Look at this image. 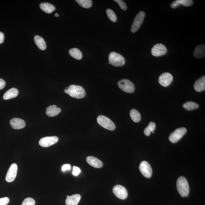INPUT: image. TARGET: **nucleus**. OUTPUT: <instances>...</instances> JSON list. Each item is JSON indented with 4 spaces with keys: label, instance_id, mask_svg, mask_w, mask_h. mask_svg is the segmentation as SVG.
Returning <instances> with one entry per match:
<instances>
[{
    "label": "nucleus",
    "instance_id": "28",
    "mask_svg": "<svg viewBox=\"0 0 205 205\" xmlns=\"http://www.w3.org/2000/svg\"><path fill=\"white\" fill-rule=\"evenodd\" d=\"M106 13L108 18L112 22H115L117 21V17L116 14L112 10L108 9L106 10Z\"/></svg>",
    "mask_w": 205,
    "mask_h": 205
},
{
    "label": "nucleus",
    "instance_id": "29",
    "mask_svg": "<svg viewBox=\"0 0 205 205\" xmlns=\"http://www.w3.org/2000/svg\"><path fill=\"white\" fill-rule=\"evenodd\" d=\"M155 126H156V125L155 123L152 122H150L149 126L145 128L144 130V133L145 135L147 136H149L150 133L155 130Z\"/></svg>",
    "mask_w": 205,
    "mask_h": 205
},
{
    "label": "nucleus",
    "instance_id": "10",
    "mask_svg": "<svg viewBox=\"0 0 205 205\" xmlns=\"http://www.w3.org/2000/svg\"><path fill=\"white\" fill-rule=\"evenodd\" d=\"M58 137L56 136L43 137L40 139L39 144L41 147H47L56 143L58 141Z\"/></svg>",
    "mask_w": 205,
    "mask_h": 205
},
{
    "label": "nucleus",
    "instance_id": "24",
    "mask_svg": "<svg viewBox=\"0 0 205 205\" xmlns=\"http://www.w3.org/2000/svg\"><path fill=\"white\" fill-rule=\"evenodd\" d=\"M69 53L72 57L77 60H81L82 58V53L76 48H73L70 49L69 51Z\"/></svg>",
    "mask_w": 205,
    "mask_h": 205
},
{
    "label": "nucleus",
    "instance_id": "12",
    "mask_svg": "<svg viewBox=\"0 0 205 205\" xmlns=\"http://www.w3.org/2000/svg\"><path fill=\"white\" fill-rule=\"evenodd\" d=\"M173 77L171 74L168 72H165L162 74L160 76L158 82L163 87L168 86L172 83Z\"/></svg>",
    "mask_w": 205,
    "mask_h": 205
},
{
    "label": "nucleus",
    "instance_id": "23",
    "mask_svg": "<svg viewBox=\"0 0 205 205\" xmlns=\"http://www.w3.org/2000/svg\"><path fill=\"white\" fill-rule=\"evenodd\" d=\"M34 41L37 47L41 50H45L46 44L44 38L39 36L34 37Z\"/></svg>",
    "mask_w": 205,
    "mask_h": 205
},
{
    "label": "nucleus",
    "instance_id": "6",
    "mask_svg": "<svg viewBox=\"0 0 205 205\" xmlns=\"http://www.w3.org/2000/svg\"><path fill=\"white\" fill-rule=\"evenodd\" d=\"M145 13L144 11L138 13L134 18L131 30L133 33H135L139 29L145 19Z\"/></svg>",
    "mask_w": 205,
    "mask_h": 205
},
{
    "label": "nucleus",
    "instance_id": "36",
    "mask_svg": "<svg viewBox=\"0 0 205 205\" xmlns=\"http://www.w3.org/2000/svg\"><path fill=\"white\" fill-rule=\"evenodd\" d=\"M4 34L2 32H0V44H2L4 41Z\"/></svg>",
    "mask_w": 205,
    "mask_h": 205
},
{
    "label": "nucleus",
    "instance_id": "8",
    "mask_svg": "<svg viewBox=\"0 0 205 205\" xmlns=\"http://www.w3.org/2000/svg\"><path fill=\"white\" fill-rule=\"evenodd\" d=\"M167 52V48L162 44H157L154 45L151 49V54L155 57H160L164 55Z\"/></svg>",
    "mask_w": 205,
    "mask_h": 205
},
{
    "label": "nucleus",
    "instance_id": "2",
    "mask_svg": "<svg viewBox=\"0 0 205 205\" xmlns=\"http://www.w3.org/2000/svg\"><path fill=\"white\" fill-rule=\"evenodd\" d=\"M178 191L183 197H188L190 192V188L187 179L183 176H181L178 179L177 182Z\"/></svg>",
    "mask_w": 205,
    "mask_h": 205
},
{
    "label": "nucleus",
    "instance_id": "3",
    "mask_svg": "<svg viewBox=\"0 0 205 205\" xmlns=\"http://www.w3.org/2000/svg\"><path fill=\"white\" fill-rule=\"evenodd\" d=\"M109 60L110 64L117 67L122 66L126 63L124 57L121 54L115 52L110 53L109 56Z\"/></svg>",
    "mask_w": 205,
    "mask_h": 205
},
{
    "label": "nucleus",
    "instance_id": "37",
    "mask_svg": "<svg viewBox=\"0 0 205 205\" xmlns=\"http://www.w3.org/2000/svg\"><path fill=\"white\" fill-rule=\"evenodd\" d=\"M59 15H58V14H55V17H59Z\"/></svg>",
    "mask_w": 205,
    "mask_h": 205
},
{
    "label": "nucleus",
    "instance_id": "34",
    "mask_svg": "<svg viewBox=\"0 0 205 205\" xmlns=\"http://www.w3.org/2000/svg\"><path fill=\"white\" fill-rule=\"evenodd\" d=\"M70 169H71V166H70V165L69 164H65L62 167V170L63 171H66V170H70Z\"/></svg>",
    "mask_w": 205,
    "mask_h": 205
},
{
    "label": "nucleus",
    "instance_id": "35",
    "mask_svg": "<svg viewBox=\"0 0 205 205\" xmlns=\"http://www.w3.org/2000/svg\"><path fill=\"white\" fill-rule=\"evenodd\" d=\"M6 83L4 79L0 78V90L4 89L5 87Z\"/></svg>",
    "mask_w": 205,
    "mask_h": 205
},
{
    "label": "nucleus",
    "instance_id": "13",
    "mask_svg": "<svg viewBox=\"0 0 205 205\" xmlns=\"http://www.w3.org/2000/svg\"><path fill=\"white\" fill-rule=\"evenodd\" d=\"M17 166L16 163H13L8 170L6 177V181L8 182H13L17 176Z\"/></svg>",
    "mask_w": 205,
    "mask_h": 205
},
{
    "label": "nucleus",
    "instance_id": "19",
    "mask_svg": "<svg viewBox=\"0 0 205 205\" xmlns=\"http://www.w3.org/2000/svg\"><path fill=\"white\" fill-rule=\"evenodd\" d=\"M81 198V195L75 194L69 196L65 201L66 205H78Z\"/></svg>",
    "mask_w": 205,
    "mask_h": 205
},
{
    "label": "nucleus",
    "instance_id": "38",
    "mask_svg": "<svg viewBox=\"0 0 205 205\" xmlns=\"http://www.w3.org/2000/svg\"><path fill=\"white\" fill-rule=\"evenodd\" d=\"M69 196H67V198H68V197Z\"/></svg>",
    "mask_w": 205,
    "mask_h": 205
},
{
    "label": "nucleus",
    "instance_id": "9",
    "mask_svg": "<svg viewBox=\"0 0 205 205\" xmlns=\"http://www.w3.org/2000/svg\"><path fill=\"white\" fill-rule=\"evenodd\" d=\"M139 168L141 173L145 177L147 178L151 177L153 170L149 163L146 161H142L141 163Z\"/></svg>",
    "mask_w": 205,
    "mask_h": 205
},
{
    "label": "nucleus",
    "instance_id": "31",
    "mask_svg": "<svg viewBox=\"0 0 205 205\" xmlns=\"http://www.w3.org/2000/svg\"><path fill=\"white\" fill-rule=\"evenodd\" d=\"M114 1L118 3L120 7L123 10H127V6L124 1H122V0H114Z\"/></svg>",
    "mask_w": 205,
    "mask_h": 205
},
{
    "label": "nucleus",
    "instance_id": "18",
    "mask_svg": "<svg viewBox=\"0 0 205 205\" xmlns=\"http://www.w3.org/2000/svg\"><path fill=\"white\" fill-rule=\"evenodd\" d=\"M193 4V1L192 0H177L171 3V6L172 9H175L181 5L185 7H189Z\"/></svg>",
    "mask_w": 205,
    "mask_h": 205
},
{
    "label": "nucleus",
    "instance_id": "20",
    "mask_svg": "<svg viewBox=\"0 0 205 205\" xmlns=\"http://www.w3.org/2000/svg\"><path fill=\"white\" fill-rule=\"evenodd\" d=\"M18 91L17 88H12L7 91L3 96V99L5 100H9L17 97L18 94Z\"/></svg>",
    "mask_w": 205,
    "mask_h": 205
},
{
    "label": "nucleus",
    "instance_id": "32",
    "mask_svg": "<svg viewBox=\"0 0 205 205\" xmlns=\"http://www.w3.org/2000/svg\"><path fill=\"white\" fill-rule=\"evenodd\" d=\"M9 201V199L8 197L0 198V205H7Z\"/></svg>",
    "mask_w": 205,
    "mask_h": 205
},
{
    "label": "nucleus",
    "instance_id": "16",
    "mask_svg": "<svg viewBox=\"0 0 205 205\" xmlns=\"http://www.w3.org/2000/svg\"><path fill=\"white\" fill-rule=\"evenodd\" d=\"M61 111L60 108H57L56 106L53 105L49 106L46 108V114L48 116L52 117L58 115Z\"/></svg>",
    "mask_w": 205,
    "mask_h": 205
},
{
    "label": "nucleus",
    "instance_id": "5",
    "mask_svg": "<svg viewBox=\"0 0 205 205\" xmlns=\"http://www.w3.org/2000/svg\"><path fill=\"white\" fill-rule=\"evenodd\" d=\"M118 86L122 90L128 93H132L135 90V86L132 82L127 79H123L118 82Z\"/></svg>",
    "mask_w": 205,
    "mask_h": 205
},
{
    "label": "nucleus",
    "instance_id": "27",
    "mask_svg": "<svg viewBox=\"0 0 205 205\" xmlns=\"http://www.w3.org/2000/svg\"><path fill=\"white\" fill-rule=\"evenodd\" d=\"M76 2L80 6L86 9L92 7V2L91 0H76Z\"/></svg>",
    "mask_w": 205,
    "mask_h": 205
},
{
    "label": "nucleus",
    "instance_id": "21",
    "mask_svg": "<svg viewBox=\"0 0 205 205\" xmlns=\"http://www.w3.org/2000/svg\"><path fill=\"white\" fill-rule=\"evenodd\" d=\"M40 7L41 10L48 14L52 13L56 9V7L53 5L48 2L41 3L40 5Z\"/></svg>",
    "mask_w": 205,
    "mask_h": 205
},
{
    "label": "nucleus",
    "instance_id": "22",
    "mask_svg": "<svg viewBox=\"0 0 205 205\" xmlns=\"http://www.w3.org/2000/svg\"><path fill=\"white\" fill-rule=\"evenodd\" d=\"M205 45H199L195 48L193 52V55L197 58L204 57L205 55Z\"/></svg>",
    "mask_w": 205,
    "mask_h": 205
},
{
    "label": "nucleus",
    "instance_id": "4",
    "mask_svg": "<svg viewBox=\"0 0 205 205\" xmlns=\"http://www.w3.org/2000/svg\"><path fill=\"white\" fill-rule=\"evenodd\" d=\"M97 121L100 126L108 130L113 131L116 129V126L114 123L106 117L100 115L98 117Z\"/></svg>",
    "mask_w": 205,
    "mask_h": 205
},
{
    "label": "nucleus",
    "instance_id": "25",
    "mask_svg": "<svg viewBox=\"0 0 205 205\" xmlns=\"http://www.w3.org/2000/svg\"><path fill=\"white\" fill-rule=\"evenodd\" d=\"M183 106L186 110H191L198 109L199 107V105L194 102H188L184 103Z\"/></svg>",
    "mask_w": 205,
    "mask_h": 205
},
{
    "label": "nucleus",
    "instance_id": "26",
    "mask_svg": "<svg viewBox=\"0 0 205 205\" xmlns=\"http://www.w3.org/2000/svg\"><path fill=\"white\" fill-rule=\"evenodd\" d=\"M130 116L133 121L135 122H138L140 121L141 116L138 110L132 109L130 111Z\"/></svg>",
    "mask_w": 205,
    "mask_h": 205
},
{
    "label": "nucleus",
    "instance_id": "1",
    "mask_svg": "<svg viewBox=\"0 0 205 205\" xmlns=\"http://www.w3.org/2000/svg\"><path fill=\"white\" fill-rule=\"evenodd\" d=\"M64 92L71 97L78 99L83 98L86 94L84 88L81 86L75 85H70L68 89L64 90Z\"/></svg>",
    "mask_w": 205,
    "mask_h": 205
},
{
    "label": "nucleus",
    "instance_id": "11",
    "mask_svg": "<svg viewBox=\"0 0 205 205\" xmlns=\"http://www.w3.org/2000/svg\"><path fill=\"white\" fill-rule=\"evenodd\" d=\"M113 192L114 195L121 199H125L128 196V192L125 187L121 185L115 186L113 188Z\"/></svg>",
    "mask_w": 205,
    "mask_h": 205
},
{
    "label": "nucleus",
    "instance_id": "17",
    "mask_svg": "<svg viewBox=\"0 0 205 205\" xmlns=\"http://www.w3.org/2000/svg\"><path fill=\"white\" fill-rule=\"evenodd\" d=\"M86 161L91 166L95 168H101L103 166V163L97 158L92 156L88 157Z\"/></svg>",
    "mask_w": 205,
    "mask_h": 205
},
{
    "label": "nucleus",
    "instance_id": "14",
    "mask_svg": "<svg viewBox=\"0 0 205 205\" xmlns=\"http://www.w3.org/2000/svg\"><path fill=\"white\" fill-rule=\"evenodd\" d=\"M10 124L14 129L19 130L25 128L26 124L23 120L20 118H15L10 120Z\"/></svg>",
    "mask_w": 205,
    "mask_h": 205
},
{
    "label": "nucleus",
    "instance_id": "33",
    "mask_svg": "<svg viewBox=\"0 0 205 205\" xmlns=\"http://www.w3.org/2000/svg\"><path fill=\"white\" fill-rule=\"evenodd\" d=\"M81 172V171L79 168L76 167V166H73L72 174L74 176H78Z\"/></svg>",
    "mask_w": 205,
    "mask_h": 205
},
{
    "label": "nucleus",
    "instance_id": "7",
    "mask_svg": "<svg viewBox=\"0 0 205 205\" xmlns=\"http://www.w3.org/2000/svg\"><path fill=\"white\" fill-rule=\"evenodd\" d=\"M186 132L187 129L185 127H181L176 129L170 135L169 140L172 143H176L180 140Z\"/></svg>",
    "mask_w": 205,
    "mask_h": 205
},
{
    "label": "nucleus",
    "instance_id": "15",
    "mask_svg": "<svg viewBox=\"0 0 205 205\" xmlns=\"http://www.w3.org/2000/svg\"><path fill=\"white\" fill-rule=\"evenodd\" d=\"M194 87L195 91L197 92H201L205 89V76H203L195 82Z\"/></svg>",
    "mask_w": 205,
    "mask_h": 205
},
{
    "label": "nucleus",
    "instance_id": "30",
    "mask_svg": "<svg viewBox=\"0 0 205 205\" xmlns=\"http://www.w3.org/2000/svg\"><path fill=\"white\" fill-rule=\"evenodd\" d=\"M35 204H36V202L33 199L31 198H28L24 200L21 205H35Z\"/></svg>",
    "mask_w": 205,
    "mask_h": 205
}]
</instances>
